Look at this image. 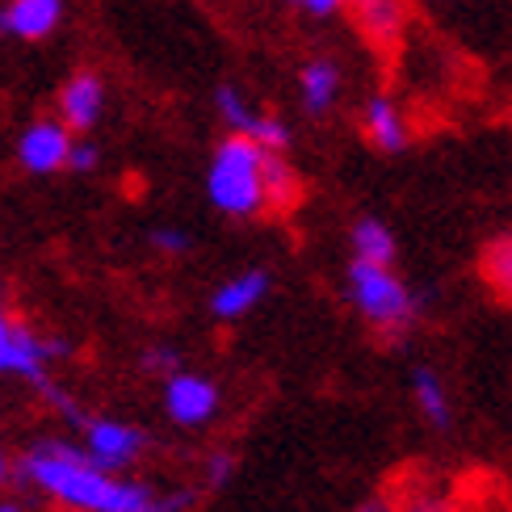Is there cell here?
I'll use <instances>...</instances> for the list:
<instances>
[{
    "label": "cell",
    "mask_w": 512,
    "mask_h": 512,
    "mask_svg": "<svg viewBox=\"0 0 512 512\" xmlns=\"http://www.w3.org/2000/svg\"><path fill=\"white\" fill-rule=\"evenodd\" d=\"M21 475L55 500L84 512H156L152 487L101 471L76 445H42L38 454L21 462Z\"/></svg>",
    "instance_id": "6da1fadb"
},
{
    "label": "cell",
    "mask_w": 512,
    "mask_h": 512,
    "mask_svg": "<svg viewBox=\"0 0 512 512\" xmlns=\"http://www.w3.org/2000/svg\"><path fill=\"white\" fill-rule=\"evenodd\" d=\"M206 194L223 215L252 219L265 210V147L248 135H231L219 143L206 173Z\"/></svg>",
    "instance_id": "7a4b0ae2"
},
{
    "label": "cell",
    "mask_w": 512,
    "mask_h": 512,
    "mask_svg": "<svg viewBox=\"0 0 512 512\" xmlns=\"http://www.w3.org/2000/svg\"><path fill=\"white\" fill-rule=\"evenodd\" d=\"M349 298L378 336H403L416 324V298L391 265L353 261L349 265Z\"/></svg>",
    "instance_id": "3957f363"
},
{
    "label": "cell",
    "mask_w": 512,
    "mask_h": 512,
    "mask_svg": "<svg viewBox=\"0 0 512 512\" xmlns=\"http://www.w3.org/2000/svg\"><path fill=\"white\" fill-rule=\"evenodd\" d=\"M164 408L177 424L185 429H198V424L215 420L219 412V387L202 374H181L173 370L168 374V387H164Z\"/></svg>",
    "instance_id": "277c9868"
},
{
    "label": "cell",
    "mask_w": 512,
    "mask_h": 512,
    "mask_svg": "<svg viewBox=\"0 0 512 512\" xmlns=\"http://www.w3.org/2000/svg\"><path fill=\"white\" fill-rule=\"evenodd\" d=\"M147 445V437L135 429V424H122V420H93L89 424V445H84V458L101 471L118 475L122 466H131L139 458V450Z\"/></svg>",
    "instance_id": "5b68a950"
},
{
    "label": "cell",
    "mask_w": 512,
    "mask_h": 512,
    "mask_svg": "<svg viewBox=\"0 0 512 512\" xmlns=\"http://www.w3.org/2000/svg\"><path fill=\"white\" fill-rule=\"evenodd\" d=\"M68 147H72V135L63 122H34L17 143V156L30 173H55V168L68 164Z\"/></svg>",
    "instance_id": "8992f818"
},
{
    "label": "cell",
    "mask_w": 512,
    "mask_h": 512,
    "mask_svg": "<svg viewBox=\"0 0 512 512\" xmlns=\"http://www.w3.org/2000/svg\"><path fill=\"white\" fill-rule=\"evenodd\" d=\"M63 21V0H9L0 9V34L38 42Z\"/></svg>",
    "instance_id": "52a82bcc"
},
{
    "label": "cell",
    "mask_w": 512,
    "mask_h": 512,
    "mask_svg": "<svg viewBox=\"0 0 512 512\" xmlns=\"http://www.w3.org/2000/svg\"><path fill=\"white\" fill-rule=\"evenodd\" d=\"M101 110H105V84H101V76L76 72L68 84H63V93H59L63 126H72V131H89V126H97Z\"/></svg>",
    "instance_id": "ba28073f"
},
{
    "label": "cell",
    "mask_w": 512,
    "mask_h": 512,
    "mask_svg": "<svg viewBox=\"0 0 512 512\" xmlns=\"http://www.w3.org/2000/svg\"><path fill=\"white\" fill-rule=\"evenodd\" d=\"M42 361H47V345L42 340H34L26 328H9V324L0 328V374H21L47 387Z\"/></svg>",
    "instance_id": "9c48e42d"
},
{
    "label": "cell",
    "mask_w": 512,
    "mask_h": 512,
    "mask_svg": "<svg viewBox=\"0 0 512 512\" xmlns=\"http://www.w3.org/2000/svg\"><path fill=\"white\" fill-rule=\"evenodd\" d=\"M269 294V273L265 269H248V273H236L231 282H223L210 298V311L219 319H240L248 315L252 307H261V298Z\"/></svg>",
    "instance_id": "30bf717a"
},
{
    "label": "cell",
    "mask_w": 512,
    "mask_h": 512,
    "mask_svg": "<svg viewBox=\"0 0 512 512\" xmlns=\"http://www.w3.org/2000/svg\"><path fill=\"white\" fill-rule=\"evenodd\" d=\"M366 135L378 152H403L408 147V122L391 97H374L366 105Z\"/></svg>",
    "instance_id": "8fae6325"
},
{
    "label": "cell",
    "mask_w": 512,
    "mask_h": 512,
    "mask_svg": "<svg viewBox=\"0 0 512 512\" xmlns=\"http://www.w3.org/2000/svg\"><path fill=\"white\" fill-rule=\"evenodd\" d=\"M353 13H357V26L366 30V38H374L378 47L382 42H395L403 21H408V9L403 0H349Z\"/></svg>",
    "instance_id": "7c38bea8"
},
{
    "label": "cell",
    "mask_w": 512,
    "mask_h": 512,
    "mask_svg": "<svg viewBox=\"0 0 512 512\" xmlns=\"http://www.w3.org/2000/svg\"><path fill=\"white\" fill-rule=\"evenodd\" d=\"M340 93V68L332 59H311L303 68V105L311 114L332 110V101Z\"/></svg>",
    "instance_id": "4fadbf2b"
},
{
    "label": "cell",
    "mask_w": 512,
    "mask_h": 512,
    "mask_svg": "<svg viewBox=\"0 0 512 512\" xmlns=\"http://www.w3.org/2000/svg\"><path fill=\"white\" fill-rule=\"evenodd\" d=\"M298 202V173L282 152H265V210H290Z\"/></svg>",
    "instance_id": "5bb4252c"
},
{
    "label": "cell",
    "mask_w": 512,
    "mask_h": 512,
    "mask_svg": "<svg viewBox=\"0 0 512 512\" xmlns=\"http://www.w3.org/2000/svg\"><path fill=\"white\" fill-rule=\"evenodd\" d=\"M353 252H357V261L391 265L395 261V236H391V227L378 223V219H361L353 227Z\"/></svg>",
    "instance_id": "9a60e30c"
},
{
    "label": "cell",
    "mask_w": 512,
    "mask_h": 512,
    "mask_svg": "<svg viewBox=\"0 0 512 512\" xmlns=\"http://www.w3.org/2000/svg\"><path fill=\"white\" fill-rule=\"evenodd\" d=\"M412 395H416V408L424 412V420H429V424H437V429L450 424V391H445V382L433 370H416Z\"/></svg>",
    "instance_id": "2e32d148"
},
{
    "label": "cell",
    "mask_w": 512,
    "mask_h": 512,
    "mask_svg": "<svg viewBox=\"0 0 512 512\" xmlns=\"http://www.w3.org/2000/svg\"><path fill=\"white\" fill-rule=\"evenodd\" d=\"M483 282L496 290L500 303L512 307V236H500L483 252Z\"/></svg>",
    "instance_id": "e0dca14e"
},
{
    "label": "cell",
    "mask_w": 512,
    "mask_h": 512,
    "mask_svg": "<svg viewBox=\"0 0 512 512\" xmlns=\"http://www.w3.org/2000/svg\"><path fill=\"white\" fill-rule=\"evenodd\" d=\"M215 105H219V114L223 122L231 126L236 135H248L252 131V122H256V110L240 97V89H231V84H223V89L215 93Z\"/></svg>",
    "instance_id": "ac0fdd59"
},
{
    "label": "cell",
    "mask_w": 512,
    "mask_h": 512,
    "mask_svg": "<svg viewBox=\"0 0 512 512\" xmlns=\"http://www.w3.org/2000/svg\"><path fill=\"white\" fill-rule=\"evenodd\" d=\"M252 143H261L265 152H286L290 147V126L282 118H269V114H256L252 122V131H248Z\"/></svg>",
    "instance_id": "d6986e66"
},
{
    "label": "cell",
    "mask_w": 512,
    "mask_h": 512,
    "mask_svg": "<svg viewBox=\"0 0 512 512\" xmlns=\"http://www.w3.org/2000/svg\"><path fill=\"white\" fill-rule=\"evenodd\" d=\"M63 168H76V173H93L97 168V147L93 143H72L68 147V164Z\"/></svg>",
    "instance_id": "ffe728a7"
},
{
    "label": "cell",
    "mask_w": 512,
    "mask_h": 512,
    "mask_svg": "<svg viewBox=\"0 0 512 512\" xmlns=\"http://www.w3.org/2000/svg\"><path fill=\"white\" fill-rule=\"evenodd\" d=\"M143 370H156V374H173L177 370V353L173 349H147L143 353Z\"/></svg>",
    "instance_id": "44dd1931"
},
{
    "label": "cell",
    "mask_w": 512,
    "mask_h": 512,
    "mask_svg": "<svg viewBox=\"0 0 512 512\" xmlns=\"http://www.w3.org/2000/svg\"><path fill=\"white\" fill-rule=\"evenodd\" d=\"M152 244L160 252H185L189 248V236H185V231H177V227H160V231H152Z\"/></svg>",
    "instance_id": "7402d4cb"
},
{
    "label": "cell",
    "mask_w": 512,
    "mask_h": 512,
    "mask_svg": "<svg viewBox=\"0 0 512 512\" xmlns=\"http://www.w3.org/2000/svg\"><path fill=\"white\" fill-rule=\"evenodd\" d=\"M395 512H454V504L441 500V496H416L412 504H403V508H395Z\"/></svg>",
    "instance_id": "603a6c76"
},
{
    "label": "cell",
    "mask_w": 512,
    "mask_h": 512,
    "mask_svg": "<svg viewBox=\"0 0 512 512\" xmlns=\"http://www.w3.org/2000/svg\"><path fill=\"white\" fill-rule=\"evenodd\" d=\"M298 5H303L307 13H315V17H328V13H340L349 5V0H298Z\"/></svg>",
    "instance_id": "cb8c5ba5"
},
{
    "label": "cell",
    "mask_w": 512,
    "mask_h": 512,
    "mask_svg": "<svg viewBox=\"0 0 512 512\" xmlns=\"http://www.w3.org/2000/svg\"><path fill=\"white\" fill-rule=\"evenodd\" d=\"M231 466H236V462H231L227 454H219V458H210V466H206V475H210V483H227V475H231Z\"/></svg>",
    "instance_id": "d4e9b609"
},
{
    "label": "cell",
    "mask_w": 512,
    "mask_h": 512,
    "mask_svg": "<svg viewBox=\"0 0 512 512\" xmlns=\"http://www.w3.org/2000/svg\"><path fill=\"white\" fill-rule=\"evenodd\" d=\"M353 512H395V504H391L387 496H374V500H366V504H357Z\"/></svg>",
    "instance_id": "484cf974"
},
{
    "label": "cell",
    "mask_w": 512,
    "mask_h": 512,
    "mask_svg": "<svg viewBox=\"0 0 512 512\" xmlns=\"http://www.w3.org/2000/svg\"><path fill=\"white\" fill-rule=\"evenodd\" d=\"M0 512H17V508H13V504H5V508H0Z\"/></svg>",
    "instance_id": "4316f807"
},
{
    "label": "cell",
    "mask_w": 512,
    "mask_h": 512,
    "mask_svg": "<svg viewBox=\"0 0 512 512\" xmlns=\"http://www.w3.org/2000/svg\"><path fill=\"white\" fill-rule=\"evenodd\" d=\"M0 475H5V462H0Z\"/></svg>",
    "instance_id": "83f0119b"
},
{
    "label": "cell",
    "mask_w": 512,
    "mask_h": 512,
    "mask_svg": "<svg viewBox=\"0 0 512 512\" xmlns=\"http://www.w3.org/2000/svg\"><path fill=\"white\" fill-rule=\"evenodd\" d=\"M0 328H5V315H0Z\"/></svg>",
    "instance_id": "f1b7e54d"
}]
</instances>
